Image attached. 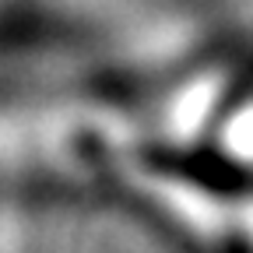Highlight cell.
<instances>
[{"mask_svg": "<svg viewBox=\"0 0 253 253\" xmlns=\"http://www.w3.org/2000/svg\"><path fill=\"white\" fill-rule=\"evenodd\" d=\"M229 144L239 151V155H246V158H253V109H243L236 120H232V130H229Z\"/></svg>", "mask_w": 253, "mask_h": 253, "instance_id": "6da1fadb", "label": "cell"}, {"mask_svg": "<svg viewBox=\"0 0 253 253\" xmlns=\"http://www.w3.org/2000/svg\"><path fill=\"white\" fill-rule=\"evenodd\" d=\"M239 232H243V239H246V246H250V253H253V201H246L243 204V211H239Z\"/></svg>", "mask_w": 253, "mask_h": 253, "instance_id": "7a4b0ae2", "label": "cell"}]
</instances>
